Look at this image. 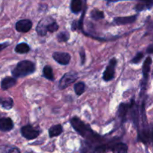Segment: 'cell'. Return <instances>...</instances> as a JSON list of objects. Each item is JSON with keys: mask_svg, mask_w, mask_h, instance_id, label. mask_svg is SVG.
<instances>
[{"mask_svg": "<svg viewBox=\"0 0 153 153\" xmlns=\"http://www.w3.org/2000/svg\"><path fill=\"white\" fill-rule=\"evenodd\" d=\"M78 79V73L76 72H69L62 76L59 82L58 88L60 90H64L74 83Z\"/></svg>", "mask_w": 153, "mask_h": 153, "instance_id": "3957f363", "label": "cell"}, {"mask_svg": "<svg viewBox=\"0 0 153 153\" xmlns=\"http://www.w3.org/2000/svg\"><path fill=\"white\" fill-rule=\"evenodd\" d=\"M63 128L61 125L60 124H57V125L52 126L50 127L49 129V135L50 137H56V136L60 135L62 133Z\"/></svg>", "mask_w": 153, "mask_h": 153, "instance_id": "5bb4252c", "label": "cell"}, {"mask_svg": "<svg viewBox=\"0 0 153 153\" xmlns=\"http://www.w3.org/2000/svg\"><path fill=\"white\" fill-rule=\"evenodd\" d=\"M152 64V58L150 57H147L146 60L144 61L143 66V89H145L146 83L148 81V77H149V73L150 70V66Z\"/></svg>", "mask_w": 153, "mask_h": 153, "instance_id": "9c48e42d", "label": "cell"}, {"mask_svg": "<svg viewBox=\"0 0 153 153\" xmlns=\"http://www.w3.org/2000/svg\"><path fill=\"white\" fill-rule=\"evenodd\" d=\"M6 149L3 153H20L19 149L16 147H5Z\"/></svg>", "mask_w": 153, "mask_h": 153, "instance_id": "484cf974", "label": "cell"}, {"mask_svg": "<svg viewBox=\"0 0 153 153\" xmlns=\"http://www.w3.org/2000/svg\"><path fill=\"white\" fill-rule=\"evenodd\" d=\"M9 45H10V43H9L8 42H4V43H1V44H0V52H1V50H3V49H5L6 47H7Z\"/></svg>", "mask_w": 153, "mask_h": 153, "instance_id": "83f0119b", "label": "cell"}, {"mask_svg": "<svg viewBox=\"0 0 153 153\" xmlns=\"http://www.w3.org/2000/svg\"><path fill=\"white\" fill-rule=\"evenodd\" d=\"M130 107H131V104L121 103L119 106V108H118V116L122 118V119H124Z\"/></svg>", "mask_w": 153, "mask_h": 153, "instance_id": "e0dca14e", "label": "cell"}, {"mask_svg": "<svg viewBox=\"0 0 153 153\" xmlns=\"http://www.w3.org/2000/svg\"><path fill=\"white\" fill-rule=\"evenodd\" d=\"M111 149L113 153H128V146L123 143H115Z\"/></svg>", "mask_w": 153, "mask_h": 153, "instance_id": "4fadbf2b", "label": "cell"}, {"mask_svg": "<svg viewBox=\"0 0 153 153\" xmlns=\"http://www.w3.org/2000/svg\"><path fill=\"white\" fill-rule=\"evenodd\" d=\"M70 8L73 13H78L82 10V1L81 0H73L70 4Z\"/></svg>", "mask_w": 153, "mask_h": 153, "instance_id": "2e32d148", "label": "cell"}, {"mask_svg": "<svg viewBox=\"0 0 153 153\" xmlns=\"http://www.w3.org/2000/svg\"><path fill=\"white\" fill-rule=\"evenodd\" d=\"M16 30L19 32H28L32 28V22L29 19H21L16 23Z\"/></svg>", "mask_w": 153, "mask_h": 153, "instance_id": "ba28073f", "label": "cell"}, {"mask_svg": "<svg viewBox=\"0 0 153 153\" xmlns=\"http://www.w3.org/2000/svg\"><path fill=\"white\" fill-rule=\"evenodd\" d=\"M143 56H144V55H143V52H138V53H137V55L132 58V60L131 61V64H138V63H140V61L143 59Z\"/></svg>", "mask_w": 153, "mask_h": 153, "instance_id": "cb8c5ba5", "label": "cell"}, {"mask_svg": "<svg viewBox=\"0 0 153 153\" xmlns=\"http://www.w3.org/2000/svg\"><path fill=\"white\" fill-rule=\"evenodd\" d=\"M80 56H81V59H82V64H84L85 62V49H84L83 48L81 49Z\"/></svg>", "mask_w": 153, "mask_h": 153, "instance_id": "4316f807", "label": "cell"}, {"mask_svg": "<svg viewBox=\"0 0 153 153\" xmlns=\"http://www.w3.org/2000/svg\"><path fill=\"white\" fill-rule=\"evenodd\" d=\"M91 16L94 20H99V19H103L105 17V15L102 10H98V9H94L91 11Z\"/></svg>", "mask_w": 153, "mask_h": 153, "instance_id": "44dd1931", "label": "cell"}, {"mask_svg": "<svg viewBox=\"0 0 153 153\" xmlns=\"http://www.w3.org/2000/svg\"><path fill=\"white\" fill-rule=\"evenodd\" d=\"M30 49H31V48L27 43H21L16 45V46L15 47V52L19 54H25L29 52Z\"/></svg>", "mask_w": 153, "mask_h": 153, "instance_id": "ac0fdd59", "label": "cell"}, {"mask_svg": "<svg viewBox=\"0 0 153 153\" xmlns=\"http://www.w3.org/2000/svg\"><path fill=\"white\" fill-rule=\"evenodd\" d=\"M57 39L59 42H67L70 39V34L67 31H61L57 35Z\"/></svg>", "mask_w": 153, "mask_h": 153, "instance_id": "7402d4cb", "label": "cell"}, {"mask_svg": "<svg viewBox=\"0 0 153 153\" xmlns=\"http://www.w3.org/2000/svg\"><path fill=\"white\" fill-rule=\"evenodd\" d=\"M58 28H59V25H58V23H57L55 21H54V22H52V23L49 24V26H48L47 28V31L51 33H53L55 32V31H58Z\"/></svg>", "mask_w": 153, "mask_h": 153, "instance_id": "603a6c76", "label": "cell"}, {"mask_svg": "<svg viewBox=\"0 0 153 153\" xmlns=\"http://www.w3.org/2000/svg\"><path fill=\"white\" fill-rule=\"evenodd\" d=\"M43 75L46 79L49 81H54L55 80V77H54L53 72H52V68L50 66H45L43 70Z\"/></svg>", "mask_w": 153, "mask_h": 153, "instance_id": "d6986e66", "label": "cell"}, {"mask_svg": "<svg viewBox=\"0 0 153 153\" xmlns=\"http://www.w3.org/2000/svg\"><path fill=\"white\" fill-rule=\"evenodd\" d=\"M137 19V15H133L130 16L125 17H116L114 19V22L117 25H126V24H131L134 22Z\"/></svg>", "mask_w": 153, "mask_h": 153, "instance_id": "8fae6325", "label": "cell"}, {"mask_svg": "<svg viewBox=\"0 0 153 153\" xmlns=\"http://www.w3.org/2000/svg\"><path fill=\"white\" fill-rule=\"evenodd\" d=\"M35 69V65L34 63L28 60H24V61H19L16 64L15 68L12 70V75L15 79L24 77V76L34 73Z\"/></svg>", "mask_w": 153, "mask_h": 153, "instance_id": "7a4b0ae2", "label": "cell"}, {"mask_svg": "<svg viewBox=\"0 0 153 153\" xmlns=\"http://www.w3.org/2000/svg\"><path fill=\"white\" fill-rule=\"evenodd\" d=\"M0 105L4 108L9 110L13 107V101L10 97H0Z\"/></svg>", "mask_w": 153, "mask_h": 153, "instance_id": "9a60e30c", "label": "cell"}, {"mask_svg": "<svg viewBox=\"0 0 153 153\" xmlns=\"http://www.w3.org/2000/svg\"><path fill=\"white\" fill-rule=\"evenodd\" d=\"M21 134L27 140H34L40 134V131L34 128L32 126L26 125L21 128Z\"/></svg>", "mask_w": 153, "mask_h": 153, "instance_id": "5b68a950", "label": "cell"}, {"mask_svg": "<svg viewBox=\"0 0 153 153\" xmlns=\"http://www.w3.org/2000/svg\"><path fill=\"white\" fill-rule=\"evenodd\" d=\"M16 83V79L14 77H5L1 80V87L3 91L9 89L14 86Z\"/></svg>", "mask_w": 153, "mask_h": 153, "instance_id": "7c38bea8", "label": "cell"}, {"mask_svg": "<svg viewBox=\"0 0 153 153\" xmlns=\"http://www.w3.org/2000/svg\"><path fill=\"white\" fill-rule=\"evenodd\" d=\"M116 58H113L111 59L110 62H109L108 65L106 67L104 73H103V79L105 82H109V81L112 80L114 78L115 75V67L117 65Z\"/></svg>", "mask_w": 153, "mask_h": 153, "instance_id": "277c9868", "label": "cell"}, {"mask_svg": "<svg viewBox=\"0 0 153 153\" xmlns=\"http://www.w3.org/2000/svg\"><path fill=\"white\" fill-rule=\"evenodd\" d=\"M108 146L105 144L99 145L94 149V153H105L107 151Z\"/></svg>", "mask_w": 153, "mask_h": 153, "instance_id": "d4e9b609", "label": "cell"}, {"mask_svg": "<svg viewBox=\"0 0 153 153\" xmlns=\"http://www.w3.org/2000/svg\"><path fill=\"white\" fill-rule=\"evenodd\" d=\"M55 19H52V18L49 17H45L43 18V19L40 21L38 22L37 25V28H36V31H37V33L39 34L40 36H45L47 33V28L49 26V25L50 23H52V22H54Z\"/></svg>", "mask_w": 153, "mask_h": 153, "instance_id": "8992f818", "label": "cell"}, {"mask_svg": "<svg viewBox=\"0 0 153 153\" xmlns=\"http://www.w3.org/2000/svg\"><path fill=\"white\" fill-rule=\"evenodd\" d=\"M85 90V84L82 82H79L74 85V91L77 96H81Z\"/></svg>", "mask_w": 153, "mask_h": 153, "instance_id": "ffe728a7", "label": "cell"}, {"mask_svg": "<svg viewBox=\"0 0 153 153\" xmlns=\"http://www.w3.org/2000/svg\"><path fill=\"white\" fill-rule=\"evenodd\" d=\"M52 57L55 59L56 62L61 65H67L70 62L71 56L67 52H54Z\"/></svg>", "mask_w": 153, "mask_h": 153, "instance_id": "52a82bcc", "label": "cell"}, {"mask_svg": "<svg viewBox=\"0 0 153 153\" xmlns=\"http://www.w3.org/2000/svg\"><path fill=\"white\" fill-rule=\"evenodd\" d=\"M72 126L73 128L79 133L80 135L86 138L88 140H100V137L96 133L92 131L91 127L88 126V125L85 124V123L82 122L79 117H74L70 120Z\"/></svg>", "mask_w": 153, "mask_h": 153, "instance_id": "6da1fadb", "label": "cell"}, {"mask_svg": "<svg viewBox=\"0 0 153 153\" xmlns=\"http://www.w3.org/2000/svg\"><path fill=\"white\" fill-rule=\"evenodd\" d=\"M13 123L9 117H3L0 119V131H9L13 129Z\"/></svg>", "mask_w": 153, "mask_h": 153, "instance_id": "30bf717a", "label": "cell"}, {"mask_svg": "<svg viewBox=\"0 0 153 153\" xmlns=\"http://www.w3.org/2000/svg\"><path fill=\"white\" fill-rule=\"evenodd\" d=\"M147 52L148 53H152L153 54V45L152 46H149L147 49Z\"/></svg>", "mask_w": 153, "mask_h": 153, "instance_id": "f1b7e54d", "label": "cell"}]
</instances>
